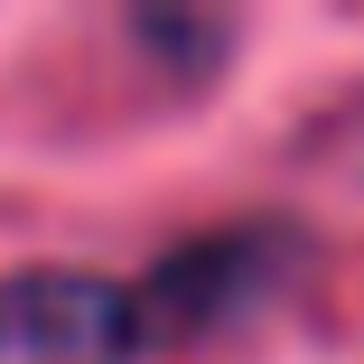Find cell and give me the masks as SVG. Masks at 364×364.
I'll use <instances>...</instances> for the list:
<instances>
[{
	"label": "cell",
	"mask_w": 364,
	"mask_h": 364,
	"mask_svg": "<svg viewBox=\"0 0 364 364\" xmlns=\"http://www.w3.org/2000/svg\"><path fill=\"white\" fill-rule=\"evenodd\" d=\"M140 318L131 289L94 271H19L0 280V364H131Z\"/></svg>",
	"instance_id": "6da1fadb"
}]
</instances>
